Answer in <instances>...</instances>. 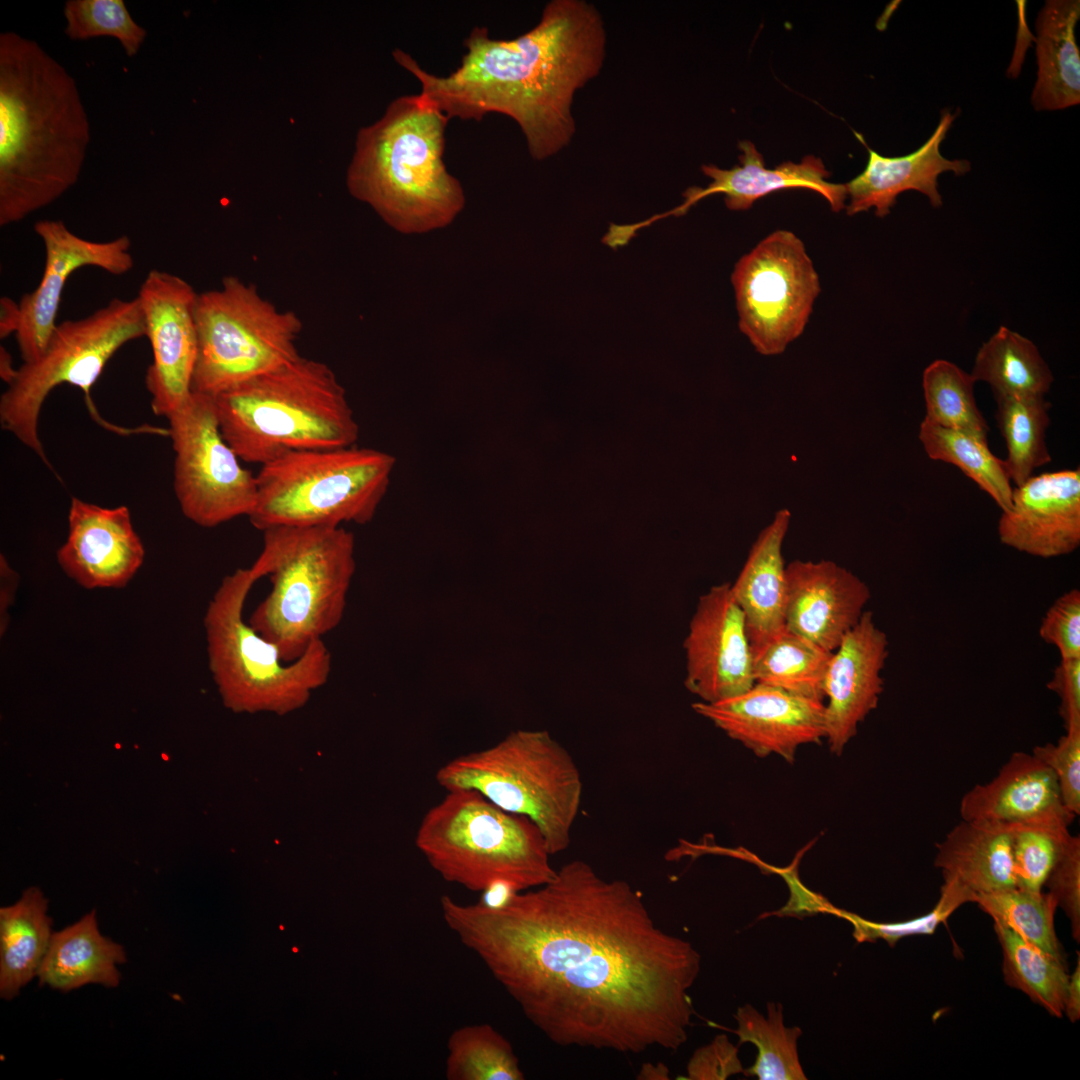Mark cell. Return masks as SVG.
Returning <instances> with one entry per match:
<instances>
[{
	"instance_id": "7c38bea8",
	"label": "cell",
	"mask_w": 1080,
	"mask_h": 1080,
	"mask_svg": "<svg viewBox=\"0 0 1080 1080\" xmlns=\"http://www.w3.org/2000/svg\"><path fill=\"white\" fill-rule=\"evenodd\" d=\"M146 336L137 297L114 298L86 317L57 324L40 357L23 362L0 399V422L50 466L38 436V418L48 394L58 385L91 387L126 343Z\"/></svg>"
},
{
	"instance_id": "7dc6e473",
	"label": "cell",
	"mask_w": 1080,
	"mask_h": 1080,
	"mask_svg": "<svg viewBox=\"0 0 1080 1080\" xmlns=\"http://www.w3.org/2000/svg\"><path fill=\"white\" fill-rule=\"evenodd\" d=\"M1047 688L1057 694L1065 730L1080 727V658L1060 659Z\"/></svg>"
},
{
	"instance_id": "b9f144b4",
	"label": "cell",
	"mask_w": 1080,
	"mask_h": 1080,
	"mask_svg": "<svg viewBox=\"0 0 1080 1080\" xmlns=\"http://www.w3.org/2000/svg\"><path fill=\"white\" fill-rule=\"evenodd\" d=\"M1068 831L1040 827H1014L1013 873L1016 887L1040 892L1062 849Z\"/></svg>"
},
{
	"instance_id": "74e56055",
	"label": "cell",
	"mask_w": 1080,
	"mask_h": 1080,
	"mask_svg": "<svg viewBox=\"0 0 1080 1080\" xmlns=\"http://www.w3.org/2000/svg\"><path fill=\"white\" fill-rule=\"evenodd\" d=\"M975 383L971 374L950 361L937 359L930 363L922 375L924 418L988 440L990 428L976 404Z\"/></svg>"
},
{
	"instance_id": "f35d334b",
	"label": "cell",
	"mask_w": 1080,
	"mask_h": 1080,
	"mask_svg": "<svg viewBox=\"0 0 1080 1080\" xmlns=\"http://www.w3.org/2000/svg\"><path fill=\"white\" fill-rule=\"evenodd\" d=\"M979 908L997 922L1050 956L1063 961L1061 944L1054 928L1058 908L1055 899L1043 890L1032 892L1017 887L976 895Z\"/></svg>"
},
{
	"instance_id": "e0dca14e",
	"label": "cell",
	"mask_w": 1080,
	"mask_h": 1080,
	"mask_svg": "<svg viewBox=\"0 0 1080 1080\" xmlns=\"http://www.w3.org/2000/svg\"><path fill=\"white\" fill-rule=\"evenodd\" d=\"M34 232L45 251L43 275L34 291L20 301L21 321L16 333L23 362L40 357L57 323L64 286L76 270L93 266L120 276L134 267L131 240L121 235L109 241H91L74 234L62 220H39Z\"/></svg>"
},
{
	"instance_id": "4dcf8cb0",
	"label": "cell",
	"mask_w": 1080,
	"mask_h": 1080,
	"mask_svg": "<svg viewBox=\"0 0 1080 1080\" xmlns=\"http://www.w3.org/2000/svg\"><path fill=\"white\" fill-rule=\"evenodd\" d=\"M970 374L994 396L1045 397L1054 380L1037 346L1005 326L981 345Z\"/></svg>"
},
{
	"instance_id": "7a4b0ae2",
	"label": "cell",
	"mask_w": 1080,
	"mask_h": 1080,
	"mask_svg": "<svg viewBox=\"0 0 1080 1080\" xmlns=\"http://www.w3.org/2000/svg\"><path fill=\"white\" fill-rule=\"evenodd\" d=\"M605 46L593 4L553 0L537 25L515 38L493 39L486 27H474L460 65L447 76L427 72L402 50L393 55L449 120L504 114L521 128L532 158L544 160L571 142L574 95L601 71Z\"/></svg>"
},
{
	"instance_id": "681fc988",
	"label": "cell",
	"mask_w": 1080,
	"mask_h": 1080,
	"mask_svg": "<svg viewBox=\"0 0 1080 1080\" xmlns=\"http://www.w3.org/2000/svg\"><path fill=\"white\" fill-rule=\"evenodd\" d=\"M522 892L518 886L508 880H495L480 892L479 905L488 909H501L511 902L516 894Z\"/></svg>"
},
{
	"instance_id": "2e32d148",
	"label": "cell",
	"mask_w": 1080,
	"mask_h": 1080,
	"mask_svg": "<svg viewBox=\"0 0 1080 1080\" xmlns=\"http://www.w3.org/2000/svg\"><path fill=\"white\" fill-rule=\"evenodd\" d=\"M683 647L684 685L701 702L728 699L755 684L746 623L730 583L713 585L699 597Z\"/></svg>"
},
{
	"instance_id": "ba28073f",
	"label": "cell",
	"mask_w": 1080,
	"mask_h": 1080,
	"mask_svg": "<svg viewBox=\"0 0 1080 1080\" xmlns=\"http://www.w3.org/2000/svg\"><path fill=\"white\" fill-rule=\"evenodd\" d=\"M445 791L474 790L504 811L529 818L555 855L571 844L583 780L570 752L547 730L518 729L464 753L435 774Z\"/></svg>"
},
{
	"instance_id": "9f6ffc18",
	"label": "cell",
	"mask_w": 1080,
	"mask_h": 1080,
	"mask_svg": "<svg viewBox=\"0 0 1080 1080\" xmlns=\"http://www.w3.org/2000/svg\"><path fill=\"white\" fill-rule=\"evenodd\" d=\"M284 929H285V927L283 925H280V930L283 931Z\"/></svg>"
},
{
	"instance_id": "ffe728a7",
	"label": "cell",
	"mask_w": 1080,
	"mask_h": 1080,
	"mask_svg": "<svg viewBox=\"0 0 1080 1080\" xmlns=\"http://www.w3.org/2000/svg\"><path fill=\"white\" fill-rule=\"evenodd\" d=\"M888 655L887 635L871 611L863 613L832 652L824 680V714L825 738L833 754L843 752L859 724L877 707Z\"/></svg>"
},
{
	"instance_id": "83f0119b",
	"label": "cell",
	"mask_w": 1080,
	"mask_h": 1080,
	"mask_svg": "<svg viewBox=\"0 0 1080 1080\" xmlns=\"http://www.w3.org/2000/svg\"><path fill=\"white\" fill-rule=\"evenodd\" d=\"M1079 18L1078 0H1048L1038 13V69L1031 96L1038 111L1062 110L1080 102V51L1075 37Z\"/></svg>"
},
{
	"instance_id": "db71d44e",
	"label": "cell",
	"mask_w": 1080,
	"mask_h": 1080,
	"mask_svg": "<svg viewBox=\"0 0 1080 1080\" xmlns=\"http://www.w3.org/2000/svg\"><path fill=\"white\" fill-rule=\"evenodd\" d=\"M640 1079H668L667 1067L660 1064V1067H655L651 1064L643 1066L642 1071L639 1073Z\"/></svg>"
},
{
	"instance_id": "ab89813d",
	"label": "cell",
	"mask_w": 1080,
	"mask_h": 1080,
	"mask_svg": "<svg viewBox=\"0 0 1080 1080\" xmlns=\"http://www.w3.org/2000/svg\"><path fill=\"white\" fill-rule=\"evenodd\" d=\"M63 12L67 37L72 40L112 37L119 41L128 57L138 53L147 36L123 0H68Z\"/></svg>"
},
{
	"instance_id": "f546056e",
	"label": "cell",
	"mask_w": 1080,
	"mask_h": 1080,
	"mask_svg": "<svg viewBox=\"0 0 1080 1080\" xmlns=\"http://www.w3.org/2000/svg\"><path fill=\"white\" fill-rule=\"evenodd\" d=\"M48 901L39 888L0 909V996L12 999L38 973L52 937Z\"/></svg>"
},
{
	"instance_id": "cb8c5ba5",
	"label": "cell",
	"mask_w": 1080,
	"mask_h": 1080,
	"mask_svg": "<svg viewBox=\"0 0 1080 1080\" xmlns=\"http://www.w3.org/2000/svg\"><path fill=\"white\" fill-rule=\"evenodd\" d=\"M962 820L1068 831L1076 816L1064 806L1053 771L1032 753L1014 752L998 774L966 792Z\"/></svg>"
},
{
	"instance_id": "30bf717a",
	"label": "cell",
	"mask_w": 1080,
	"mask_h": 1080,
	"mask_svg": "<svg viewBox=\"0 0 1080 1080\" xmlns=\"http://www.w3.org/2000/svg\"><path fill=\"white\" fill-rule=\"evenodd\" d=\"M395 464L385 451L356 445L285 453L261 465L248 519L260 531L367 524L388 491Z\"/></svg>"
},
{
	"instance_id": "44dd1931",
	"label": "cell",
	"mask_w": 1080,
	"mask_h": 1080,
	"mask_svg": "<svg viewBox=\"0 0 1080 1080\" xmlns=\"http://www.w3.org/2000/svg\"><path fill=\"white\" fill-rule=\"evenodd\" d=\"M144 556L126 506L106 508L72 497L67 539L57 551L69 578L86 589L123 588Z\"/></svg>"
},
{
	"instance_id": "277c9868",
	"label": "cell",
	"mask_w": 1080,
	"mask_h": 1080,
	"mask_svg": "<svg viewBox=\"0 0 1080 1080\" xmlns=\"http://www.w3.org/2000/svg\"><path fill=\"white\" fill-rule=\"evenodd\" d=\"M448 121L419 93L393 100L358 133L348 190L397 232L445 228L464 209L463 187L443 161Z\"/></svg>"
},
{
	"instance_id": "3957f363",
	"label": "cell",
	"mask_w": 1080,
	"mask_h": 1080,
	"mask_svg": "<svg viewBox=\"0 0 1080 1080\" xmlns=\"http://www.w3.org/2000/svg\"><path fill=\"white\" fill-rule=\"evenodd\" d=\"M90 125L75 79L36 41L0 34V226L74 186Z\"/></svg>"
},
{
	"instance_id": "d6986e66",
	"label": "cell",
	"mask_w": 1080,
	"mask_h": 1080,
	"mask_svg": "<svg viewBox=\"0 0 1080 1080\" xmlns=\"http://www.w3.org/2000/svg\"><path fill=\"white\" fill-rule=\"evenodd\" d=\"M692 708L759 757L775 754L792 763L800 746L825 738L823 701L764 684L718 702L698 701Z\"/></svg>"
},
{
	"instance_id": "4fadbf2b",
	"label": "cell",
	"mask_w": 1080,
	"mask_h": 1080,
	"mask_svg": "<svg viewBox=\"0 0 1080 1080\" xmlns=\"http://www.w3.org/2000/svg\"><path fill=\"white\" fill-rule=\"evenodd\" d=\"M738 327L754 349L779 355L809 321L821 288L804 243L776 230L735 264L731 275Z\"/></svg>"
},
{
	"instance_id": "f907efd6",
	"label": "cell",
	"mask_w": 1080,
	"mask_h": 1080,
	"mask_svg": "<svg viewBox=\"0 0 1080 1080\" xmlns=\"http://www.w3.org/2000/svg\"><path fill=\"white\" fill-rule=\"evenodd\" d=\"M1077 954V964L1069 976L1063 1002V1013L1072 1023L1080 1018V954Z\"/></svg>"
},
{
	"instance_id": "8d00e7d4",
	"label": "cell",
	"mask_w": 1080,
	"mask_h": 1080,
	"mask_svg": "<svg viewBox=\"0 0 1080 1080\" xmlns=\"http://www.w3.org/2000/svg\"><path fill=\"white\" fill-rule=\"evenodd\" d=\"M447 1080H523L511 1043L487 1023L455 1029L447 1041Z\"/></svg>"
},
{
	"instance_id": "5b68a950",
	"label": "cell",
	"mask_w": 1080,
	"mask_h": 1080,
	"mask_svg": "<svg viewBox=\"0 0 1080 1080\" xmlns=\"http://www.w3.org/2000/svg\"><path fill=\"white\" fill-rule=\"evenodd\" d=\"M223 438L241 461L349 447L359 425L346 391L324 362L298 357L214 397Z\"/></svg>"
},
{
	"instance_id": "6da1fadb",
	"label": "cell",
	"mask_w": 1080,
	"mask_h": 1080,
	"mask_svg": "<svg viewBox=\"0 0 1080 1080\" xmlns=\"http://www.w3.org/2000/svg\"><path fill=\"white\" fill-rule=\"evenodd\" d=\"M446 926L550 1041L675 1051L694 1014L693 945L659 928L641 894L581 859L501 909L440 898Z\"/></svg>"
},
{
	"instance_id": "8fae6325",
	"label": "cell",
	"mask_w": 1080,
	"mask_h": 1080,
	"mask_svg": "<svg viewBox=\"0 0 1080 1080\" xmlns=\"http://www.w3.org/2000/svg\"><path fill=\"white\" fill-rule=\"evenodd\" d=\"M195 318L193 392L216 397L301 356L299 316L278 310L238 277L226 276L219 289L198 293Z\"/></svg>"
},
{
	"instance_id": "ee69618b",
	"label": "cell",
	"mask_w": 1080,
	"mask_h": 1080,
	"mask_svg": "<svg viewBox=\"0 0 1080 1080\" xmlns=\"http://www.w3.org/2000/svg\"><path fill=\"white\" fill-rule=\"evenodd\" d=\"M1071 924L1073 939L1080 941V837L1071 835L1065 839L1060 854L1045 884Z\"/></svg>"
},
{
	"instance_id": "11a10c76",
	"label": "cell",
	"mask_w": 1080,
	"mask_h": 1080,
	"mask_svg": "<svg viewBox=\"0 0 1080 1080\" xmlns=\"http://www.w3.org/2000/svg\"><path fill=\"white\" fill-rule=\"evenodd\" d=\"M292 951H293V952H298V948H297V947H293V948H292Z\"/></svg>"
},
{
	"instance_id": "bcb514c9",
	"label": "cell",
	"mask_w": 1080,
	"mask_h": 1080,
	"mask_svg": "<svg viewBox=\"0 0 1080 1080\" xmlns=\"http://www.w3.org/2000/svg\"><path fill=\"white\" fill-rule=\"evenodd\" d=\"M743 1070L738 1047L726 1035H718L694 1052L687 1065V1076L691 1080H724Z\"/></svg>"
},
{
	"instance_id": "603a6c76",
	"label": "cell",
	"mask_w": 1080,
	"mask_h": 1080,
	"mask_svg": "<svg viewBox=\"0 0 1080 1080\" xmlns=\"http://www.w3.org/2000/svg\"><path fill=\"white\" fill-rule=\"evenodd\" d=\"M997 531L1002 544L1035 557L1074 552L1080 545L1079 468L1032 475L1013 487Z\"/></svg>"
},
{
	"instance_id": "d4e9b609",
	"label": "cell",
	"mask_w": 1080,
	"mask_h": 1080,
	"mask_svg": "<svg viewBox=\"0 0 1080 1080\" xmlns=\"http://www.w3.org/2000/svg\"><path fill=\"white\" fill-rule=\"evenodd\" d=\"M956 114L942 113L941 119L928 140L914 152L900 157H886L872 150L861 134L855 133L869 153L865 169L845 184L850 201L848 215L875 208L878 217H885L904 191H918L928 197L933 207L942 206L938 191V176L951 171L964 175L971 170L967 160H949L942 156L940 146Z\"/></svg>"
},
{
	"instance_id": "d6a6232c",
	"label": "cell",
	"mask_w": 1080,
	"mask_h": 1080,
	"mask_svg": "<svg viewBox=\"0 0 1080 1080\" xmlns=\"http://www.w3.org/2000/svg\"><path fill=\"white\" fill-rule=\"evenodd\" d=\"M831 654L785 629L753 656V678L758 684L823 701Z\"/></svg>"
},
{
	"instance_id": "9a60e30c",
	"label": "cell",
	"mask_w": 1080,
	"mask_h": 1080,
	"mask_svg": "<svg viewBox=\"0 0 1080 1080\" xmlns=\"http://www.w3.org/2000/svg\"><path fill=\"white\" fill-rule=\"evenodd\" d=\"M197 297L186 280L158 269L149 271L139 288L137 299L153 354L145 383L157 416L167 418L192 394L198 354Z\"/></svg>"
},
{
	"instance_id": "f1b7e54d",
	"label": "cell",
	"mask_w": 1080,
	"mask_h": 1080,
	"mask_svg": "<svg viewBox=\"0 0 1080 1080\" xmlns=\"http://www.w3.org/2000/svg\"><path fill=\"white\" fill-rule=\"evenodd\" d=\"M126 962L124 948L103 936L95 910L52 934L37 976L41 985L68 992L87 984L117 987L118 965Z\"/></svg>"
},
{
	"instance_id": "1f68e13d",
	"label": "cell",
	"mask_w": 1080,
	"mask_h": 1080,
	"mask_svg": "<svg viewBox=\"0 0 1080 1080\" xmlns=\"http://www.w3.org/2000/svg\"><path fill=\"white\" fill-rule=\"evenodd\" d=\"M918 438L930 459L956 466L1002 511L1010 508L1012 482L1004 460L991 452L988 440L939 426L925 418L920 424Z\"/></svg>"
},
{
	"instance_id": "836d02e7",
	"label": "cell",
	"mask_w": 1080,
	"mask_h": 1080,
	"mask_svg": "<svg viewBox=\"0 0 1080 1080\" xmlns=\"http://www.w3.org/2000/svg\"><path fill=\"white\" fill-rule=\"evenodd\" d=\"M994 397L995 418L1007 447L1004 462L1011 482L1018 486L1052 460L1046 444L1051 404L1045 397Z\"/></svg>"
},
{
	"instance_id": "60d3db41",
	"label": "cell",
	"mask_w": 1080,
	"mask_h": 1080,
	"mask_svg": "<svg viewBox=\"0 0 1080 1080\" xmlns=\"http://www.w3.org/2000/svg\"><path fill=\"white\" fill-rule=\"evenodd\" d=\"M940 897L933 909L925 915L897 923H877L855 915H847L859 941L883 939L893 946L899 939L912 935L933 934L937 926L945 922L960 906L975 902L976 895L952 877H943Z\"/></svg>"
},
{
	"instance_id": "816d5d0a",
	"label": "cell",
	"mask_w": 1080,
	"mask_h": 1080,
	"mask_svg": "<svg viewBox=\"0 0 1080 1080\" xmlns=\"http://www.w3.org/2000/svg\"><path fill=\"white\" fill-rule=\"evenodd\" d=\"M21 321L19 303L9 297L0 300V338H6L12 333H17Z\"/></svg>"
},
{
	"instance_id": "f5cc1de1",
	"label": "cell",
	"mask_w": 1080,
	"mask_h": 1080,
	"mask_svg": "<svg viewBox=\"0 0 1080 1080\" xmlns=\"http://www.w3.org/2000/svg\"><path fill=\"white\" fill-rule=\"evenodd\" d=\"M0 375L1 378L9 384L14 378L17 369L12 368V359L6 348L1 346L0 350Z\"/></svg>"
},
{
	"instance_id": "e575fe53",
	"label": "cell",
	"mask_w": 1080,
	"mask_h": 1080,
	"mask_svg": "<svg viewBox=\"0 0 1080 1080\" xmlns=\"http://www.w3.org/2000/svg\"><path fill=\"white\" fill-rule=\"evenodd\" d=\"M994 931L1002 950L1005 983L1022 991L1051 1016L1062 1017L1069 980L1065 963L997 922H994Z\"/></svg>"
},
{
	"instance_id": "d590c367",
	"label": "cell",
	"mask_w": 1080,
	"mask_h": 1080,
	"mask_svg": "<svg viewBox=\"0 0 1080 1080\" xmlns=\"http://www.w3.org/2000/svg\"><path fill=\"white\" fill-rule=\"evenodd\" d=\"M767 1012L765 1017L750 1004L736 1012L738 1045L749 1042L758 1049L756 1062L743 1073L759 1080L806 1079L797 1050L802 1030L784 1025L781 1004L768 1003Z\"/></svg>"
},
{
	"instance_id": "4316f807",
	"label": "cell",
	"mask_w": 1080,
	"mask_h": 1080,
	"mask_svg": "<svg viewBox=\"0 0 1080 1080\" xmlns=\"http://www.w3.org/2000/svg\"><path fill=\"white\" fill-rule=\"evenodd\" d=\"M1016 826L962 820L936 844L935 867L975 895L1016 887L1012 836Z\"/></svg>"
},
{
	"instance_id": "f6af8a7d",
	"label": "cell",
	"mask_w": 1080,
	"mask_h": 1080,
	"mask_svg": "<svg viewBox=\"0 0 1080 1080\" xmlns=\"http://www.w3.org/2000/svg\"><path fill=\"white\" fill-rule=\"evenodd\" d=\"M1041 639L1059 652L1060 659L1080 658V591L1059 596L1046 611L1039 626Z\"/></svg>"
},
{
	"instance_id": "52a82bcc",
	"label": "cell",
	"mask_w": 1080,
	"mask_h": 1080,
	"mask_svg": "<svg viewBox=\"0 0 1080 1080\" xmlns=\"http://www.w3.org/2000/svg\"><path fill=\"white\" fill-rule=\"evenodd\" d=\"M257 581L250 567L238 568L216 589L203 618L208 665L231 711L285 715L303 707L327 682L332 657L319 640L299 658L285 661L277 646L244 620V606Z\"/></svg>"
},
{
	"instance_id": "5bb4252c",
	"label": "cell",
	"mask_w": 1080,
	"mask_h": 1080,
	"mask_svg": "<svg viewBox=\"0 0 1080 1080\" xmlns=\"http://www.w3.org/2000/svg\"><path fill=\"white\" fill-rule=\"evenodd\" d=\"M167 420L174 492L183 515L204 528L249 517L257 500L256 475L223 438L214 397L192 391Z\"/></svg>"
},
{
	"instance_id": "484cf974",
	"label": "cell",
	"mask_w": 1080,
	"mask_h": 1080,
	"mask_svg": "<svg viewBox=\"0 0 1080 1080\" xmlns=\"http://www.w3.org/2000/svg\"><path fill=\"white\" fill-rule=\"evenodd\" d=\"M790 521L788 509L775 513L752 544L736 580L730 584L744 615L753 656L785 630L786 565L782 545Z\"/></svg>"
},
{
	"instance_id": "ac0fdd59",
	"label": "cell",
	"mask_w": 1080,
	"mask_h": 1080,
	"mask_svg": "<svg viewBox=\"0 0 1080 1080\" xmlns=\"http://www.w3.org/2000/svg\"><path fill=\"white\" fill-rule=\"evenodd\" d=\"M742 154L740 165L721 169L713 164L703 165V173L711 179L706 187H689L683 193L684 201L673 209L655 214L632 224H610L608 240L616 248L625 246L640 229L669 216L685 215L692 206L713 194H723L730 210H747L753 203L770 193L787 189H806L825 198L832 211L845 207L847 190L845 184L828 182L830 172L822 160L808 155L800 163L784 162L774 169H766L762 154L748 140L738 143Z\"/></svg>"
},
{
	"instance_id": "c3c4849f",
	"label": "cell",
	"mask_w": 1080,
	"mask_h": 1080,
	"mask_svg": "<svg viewBox=\"0 0 1080 1080\" xmlns=\"http://www.w3.org/2000/svg\"><path fill=\"white\" fill-rule=\"evenodd\" d=\"M1 589H0V631L3 634L8 626V610L13 604L19 577L9 566L6 559L1 556L0 561Z\"/></svg>"
},
{
	"instance_id": "8992f818",
	"label": "cell",
	"mask_w": 1080,
	"mask_h": 1080,
	"mask_svg": "<svg viewBox=\"0 0 1080 1080\" xmlns=\"http://www.w3.org/2000/svg\"><path fill=\"white\" fill-rule=\"evenodd\" d=\"M262 532L263 547L250 569L258 580L268 577L271 589L248 622L290 662L341 623L356 570L355 538L342 526Z\"/></svg>"
},
{
	"instance_id": "9c48e42d",
	"label": "cell",
	"mask_w": 1080,
	"mask_h": 1080,
	"mask_svg": "<svg viewBox=\"0 0 1080 1080\" xmlns=\"http://www.w3.org/2000/svg\"><path fill=\"white\" fill-rule=\"evenodd\" d=\"M414 842L443 880L472 892L500 879L525 891L556 873L539 828L474 790L446 791L423 815Z\"/></svg>"
},
{
	"instance_id": "7bdbcfd3",
	"label": "cell",
	"mask_w": 1080,
	"mask_h": 1080,
	"mask_svg": "<svg viewBox=\"0 0 1080 1080\" xmlns=\"http://www.w3.org/2000/svg\"><path fill=\"white\" fill-rule=\"evenodd\" d=\"M1032 754L1054 773L1065 808L1080 813V727L1065 730L1056 743L1033 748Z\"/></svg>"
},
{
	"instance_id": "7402d4cb",
	"label": "cell",
	"mask_w": 1080,
	"mask_h": 1080,
	"mask_svg": "<svg viewBox=\"0 0 1080 1080\" xmlns=\"http://www.w3.org/2000/svg\"><path fill=\"white\" fill-rule=\"evenodd\" d=\"M785 629L833 652L866 611L865 581L831 560L786 565Z\"/></svg>"
}]
</instances>
